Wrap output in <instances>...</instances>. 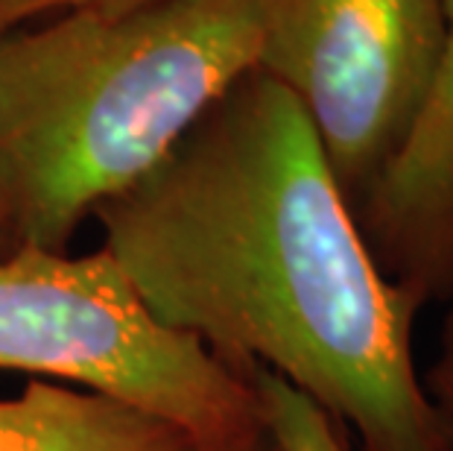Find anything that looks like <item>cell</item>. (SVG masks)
I'll return each mask as SVG.
<instances>
[{
	"label": "cell",
	"mask_w": 453,
	"mask_h": 451,
	"mask_svg": "<svg viewBox=\"0 0 453 451\" xmlns=\"http://www.w3.org/2000/svg\"><path fill=\"white\" fill-rule=\"evenodd\" d=\"M164 329L264 367L360 451H453L412 354L416 293L378 270L311 121L249 71L147 176L94 211Z\"/></svg>",
	"instance_id": "cell-1"
},
{
	"label": "cell",
	"mask_w": 453,
	"mask_h": 451,
	"mask_svg": "<svg viewBox=\"0 0 453 451\" xmlns=\"http://www.w3.org/2000/svg\"><path fill=\"white\" fill-rule=\"evenodd\" d=\"M269 6H82L0 33V199L18 246L67 253L85 217L147 176L257 68Z\"/></svg>",
	"instance_id": "cell-2"
},
{
	"label": "cell",
	"mask_w": 453,
	"mask_h": 451,
	"mask_svg": "<svg viewBox=\"0 0 453 451\" xmlns=\"http://www.w3.org/2000/svg\"><path fill=\"white\" fill-rule=\"evenodd\" d=\"M0 369L80 384L173 422L196 451H264L252 384L164 329L114 258L18 249L0 261Z\"/></svg>",
	"instance_id": "cell-3"
},
{
	"label": "cell",
	"mask_w": 453,
	"mask_h": 451,
	"mask_svg": "<svg viewBox=\"0 0 453 451\" xmlns=\"http://www.w3.org/2000/svg\"><path fill=\"white\" fill-rule=\"evenodd\" d=\"M441 0H273L257 68L302 105L351 214L407 150L445 56Z\"/></svg>",
	"instance_id": "cell-4"
},
{
	"label": "cell",
	"mask_w": 453,
	"mask_h": 451,
	"mask_svg": "<svg viewBox=\"0 0 453 451\" xmlns=\"http://www.w3.org/2000/svg\"><path fill=\"white\" fill-rule=\"evenodd\" d=\"M439 76L398 161L357 211L378 270L424 305H453V0Z\"/></svg>",
	"instance_id": "cell-5"
},
{
	"label": "cell",
	"mask_w": 453,
	"mask_h": 451,
	"mask_svg": "<svg viewBox=\"0 0 453 451\" xmlns=\"http://www.w3.org/2000/svg\"><path fill=\"white\" fill-rule=\"evenodd\" d=\"M0 451H196L185 431L127 401L30 378L0 399Z\"/></svg>",
	"instance_id": "cell-6"
},
{
	"label": "cell",
	"mask_w": 453,
	"mask_h": 451,
	"mask_svg": "<svg viewBox=\"0 0 453 451\" xmlns=\"http://www.w3.org/2000/svg\"><path fill=\"white\" fill-rule=\"evenodd\" d=\"M243 376L252 384L266 434L278 451H351L340 422H334L304 393L264 367H249Z\"/></svg>",
	"instance_id": "cell-7"
},
{
	"label": "cell",
	"mask_w": 453,
	"mask_h": 451,
	"mask_svg": "<svg viewBox=\"0 0 453 451\" xmlns=\"http://www.w3.org/2000/svg\"><path fill=\"white\" fill-rule=\"evenodd\" d=\"M424 390H427L430 401L436 405L441 419L448 422L453 437V305H448L445 316H441L439 329V352L436 358L421 376Z\"/></svg>",
	"instance_id": "cell-8"
},
{
	"label": "cell",
	"mask_w": 453,
	"mask_h": 451,
	"mask_svg": "<svg viewBox=\"0 0 453 451\" xmlns=\"http://www.w3.org/2000/svg\"><path fill=\"white\" fill-rule=\"evenodd\" d=\"M152 0H0V33L15 30L35 15L65 12V9H100V12H129Z\"/></svg>",
	"instance_id": "cell-9"
},
{
	"label": "cell",
	"mask_w": 453,
	"mask_h": 451,
	"mask_svg": "<svg viewBox=\"0 0 453 451\" xmlns=\"http://www.w3.org/2000/svg\"><path fill=\"white\" fill-rule=\"evenodd\" d=\"M18 241H15V232H12V223H9V214H6V206L4 199H0V261L9 255L18 253Z\"/></svg>",
	"instance_id": "cell-10"
},
{
	"label": "cell",
	"mask_w": 453,
	"mask_h": 451,
	"mask_svg": "<svg viewBox=\"0 0 453 451\" xmlns=\"http://www.w3.org/2000/svg\"><path fill=\"white\" fill-rule=\"evenodd\" d=\"M264 451H275V448H273V439H269V446H266Z\"/></svg>",
	"instance_id": "cell-11"
},
{
	"label": "cell",
	"mask_w": 453,
	"mask_h": 451,
	"mask_svg": "<svg viewBox=\"0 0 453 451\" xmlns=\"http://www.w3.org/2000/svg\"><path fill=\"white\" fill-rule=\"evenodd\" d=\"M273 448H275V446H273ZM275 451H278V448H275Z\"/></svg>",
	"instance_id": "cell-12"
}]
</instances>
